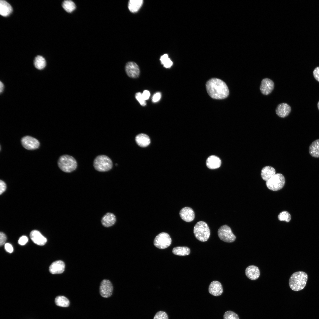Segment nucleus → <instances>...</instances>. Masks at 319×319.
I'll list each match as a JSON object with an SVG mask.
<instances>
[{"mask_svg": "<svg viewBox=\"0 0 319 319\" xmlns=\"http://www.w3.org/2000/svg\"><path fill=\"white\" fill-rule=\"evenodd\" d=\"M207 92L212 98L222 99L226 98L229 95V90L226 83L217 78H212L206 84Z\"/></svg>", "mask_w": 319, "mask_h": 319, "instance_id": "obj_1", "label": "nucleus"}, {"mask_svg": "<svg viewBox=\"0 0 319 319\" xmlns=\"http://www.w3.org/2000/svg\"><path fill=\"white\" fill-rule=\"evenodd\" d=\"M307 279V275L305 272H296L292 275L289 279V287L294 291L301 290L305 287Z\"/></svg>", "mask_w": 319, "mask_h": 319, "instance_id": "obj_2", "label": "nucleus"}, {"mask_svg": "<svg viewBox=\"0 0 319 319\" xmlns=\"http://www.w3.org/2000/svg\"><path fill=\"white\" fill-rule=\"evenodd\" d=\"M58 166L63 172L69 173L75 170L77 167V162L72 156L65 154L61 156L58 161Z\"/></svg>", "mask_w": 319, "mask_h": 319, "instance_id": "obj_3", "label": "nucleus"}, {"mask_svg": "<svg viewBox=\"0 0 319 319\" xmlns=\"http://www.w3.org/2000/svg\"><path fill=\"white\" fill-rule=\"evenodd\" d=\"M193 233L197 239L203 242L207 241L210 234L208 225L203 221H200L196 224L194 227Z\"/></svg>", "mask_w": 319, "mask_h": 319, "instance_id": "obj_4", "label": "nucleus"}, {"mask_svg": "<svg viewBox=\"0 0 319 319\" xmlns=\"http://www.w3.org/2000/svg\"><path fill=\"white\" fill-rule=\"evenodd\" d=\"M113 166V162L111 159L108 156L104 155L97 156L93 162L94 168L99 172L108 171L112 168Z\"/></svg>", "mask_w": 319, "mask_h": 319, "instance_id": "obj_5", "label": "nucleus"}, {"mask_svg": "<svg viewBox=\"0 0 319 319\" xmlns=\"http://www.w3.org/2000/svg\"><path fill=\"white\" fill-rule=\"evenodd\" d=\"M285 179L281 173L276 174L273 177L266 181L267 188L273 191H277L281 189L284 186Z\"/></svg>", "mask_w": 319, "mask_h": 319, "instance_id": "obj_6", "label": "nucleus"}, {"mask_svg": "<svg viewBox=\"0 0 319 319\" xmlns=\"http://www.w3.org/2000/svg\"><path fill=\"white\" fill-rule=\"evenodd\" d=\"M218 235L221 240L227 242H232L236 238L230 228L227 225H222L219 228Z\"/></svg>", "mask_w": 319, "mask_h": 319, "instance_id": "obj_7", "label": "nucleus"}, {"mask_svg": "<svg viewBox=\"0 0 319 319\" xmlns=\"http://www.w3.org/2000/svg\"><path fill=\"white\" fill-rule=\"evenodd\" d=\"M171 239L169 235L166 232H162L158 234L154 241V245L160 249H164L168 247L171 244Z\"/></svg>", "mask_w": 319, "mask_h": 319, "instance_id": "obj_8", "label": "nucleus"}, {"mask_svg": "<svg viewBox=\"0 0 319 319\" xmlns=\"http://www.w3.org/2000/svg\"><path fill=\"white\" fill-rule=\"evenodd\" d=\"M21 143L25 149L28 150H33L38 149L40 145L39 141L30 136H26L21 139Z\"/></svg>", "mask_w": 319, "mask_h": 319, "instance_id": "obj_9", "label": "nucleus"}, {"mask_svg": "<svg viewBox=\"0 0 319 319\" xmlns=\"http://www.w3.org/2000/svg\"><path fill=\"white\" fill-rule=\"evenodd\" d=\"M113 289V285L109 280L104 279L101 282L99 288L101 296L104 298H108L112 295Z\"/></svg>", "mask_w": 319, "mask_h": 319, "instance_id": "obj_10", "label": "nucleus"}, {"mask_svg": "<svg viewBox=\"0 0 319 319\" xmlns=\"http://www.w3.org/2000/svg\"><path fill=\"white\" fill-rule=\"evenodd\" d=\"M274 83L272 80L266 78L262 80L260 89L263 94L267 95L272 92L274 89Z\"/></svg>", "mask_w": 319, "mask_h": 319, "instance_id": "obj_11", "label": "nucleus"}, {"mask_svg": "<svg viewBox=\"0 0 319 319\" xmlns=\"http://www.w3.org/2000/svg\"><path fill=\"white\" fill-rule=\"evenodd\" d=\"M125 71L128 76L132 78L138 77L140 74L138 66L134 62H129L126 64Z\"/></svg>", "mask_w": 319, "mask_h": 319, "instance_id": "obj_12", "label": "nucleus"}, {"mask_svg": "<svg viewBox=\"0 0 319 319\" xmlns=\"http://www.w3.org/2000/svg\"><path fill=\"white\" fill-rule=\"evenodd\" d=\"M179 214L181 219L187 222L193 221L195 218V213L193 210L189 207H185L182 209Z\"/></svg>", "mask_w": 319, "mask_h": 319, "instance_id": "obj_13", "label": "nucleus"}, {"mask_svg": "<svg viewBox=\"0 0 319 319\" xmlns=\"http://www.w3.org/2000/svg\"><path fill=\"white\" fill-rule=\"evenodd\" d=\"M208 290L210 294L215 296L221 295L223 292L222 285L220 282L217 281H213L210 283Z\"/></svg>", "mask_w": 319, "mask_h": 319, "instance_id": "obj_14", "label": "nucleus"}, {"mask_svg": "<svg viewBox=\"0 0 319 319\" xmlns=\"http://www.w3.org/2000/svg\"><path fill=\"white\" fill-rule=\"evenodd\" d=\"M30 237L35 244L39 245H44L47 242V239L38 231L33 230L30 234Z\"/></svg>", "mask_w": 319, "mask_h": 319, "instance_id": "obj_15", "label": "nucleus"}, {"mask_svg": "<svg viewBox=\"0 0 319 319\" xmlns=\"http://www.w3.org/2000/svg\"><path fill=\"white\" fill-rule=\"evenodd\" d=\"M245 274L249 279L255 280L257 279L260 275V271L258 268L254 265H250L245 269Z\"/></svg>", "mask_w": 319, "mask_h": 319, "instance_id": "obj_16", "label": "nucleus"}, {"mask_svg": "<svg viewBox=\"0 0 319 319\" xmlns=\"http://www.w3.org/2000/svg\"><path fill=\"white\" fill-rule=\"evenodd\" d=\"M291 111L290 106L287 103H283L279 104L276 109V114L281 118H285L287 116Z\"/></svg>", "mask_w": 319, "mask_h": 319, "instance_id": "obj_17", "label": "nucleus"}, {"mask_svg": "<svg viewBox=\"0 0 319 319\" xmlns=\"http://www.w3.org/2000/svg\"><path fill=\"white\" fill-rule=\"evenodd\" d=\"M65 267V265L63 261H57L51 264L49 267V271L53 274H61L64 271Z\"/></svg>", "mask_w": 319, "mask_h": 319, "instance_id": "obj_18", "label": "nucleus"}, {"mask_svg": "<svg viewBox=\"0 0 319 319\" xmlns=\"http://www.w3.org/2000/svg\"><path fill=\"white\" fill-rule=\"evenodd\" d=\"M221 162L220 159L214 155L209 156L207 159L206 165L207 167L211 169H215L219 167Z\"/></svg>", "mask_w": 319, "mask_h": 319, "instance_id": "obj_19", "label": "nucleus"}, {"mask_svg": "<svg viewBox=\"0 0 319 319\" xmlns=\"http://www.w3.org/2000/svg\"><path fill=\"white\" fill-rule=\"evenodd\" d=\"M276 174L275 169L271 166H266L263 167L261 171V176L264 180L267 181Z\"/></svg>", "mask_w": 319, "mask_h": 319, "instance_id": "obj_20", "label": "nucleus"}, {"mask_svg": "<svg viewBox=\"0 0 319 319\" xmlns=\"http://www.w3.org/2000/svg\"><path fill=\"white\" fill-rule=\"evenodd\" d=\"M116 218L115 216L111 213H108L102 217L101 222L102 225L106 227H111L115 224Z\"/></svg>", "mask_w": 319, "mask_h": 319, "instance_id": "obj_21", "label": "nucleus"}, {"mask_svg": "<svg viewBox=\"0 0 319 319\" xmlns=\"http://www.w3.org/2000/svg\"><path fill=\"white\" fill-rule=\"evenodd\" d=\"M12 9L10 5L5 0L0 1V14L3 17L9 16L12 12Z\"/></svg>", "mask_w": 319, "mask_h": 319, "instance_id": "obj_22", "label": "nucleus"}, {"mask_svg": "<svg viewBox=\"0 0 319 319\" xmlns=\"http://www.w3.org/2000/svg\"><path fill=\"white\" fill-rule=\"evenodd\" d=\"M135 140L137 144L142 147H147L150 143V139L149 136L144 134H141L137 135L136 137Z\"/></svg>", "mask_w": 319, "mask_h": 319, "instance_id": "obj_23", "label": "nucleus"}, {"mask_svg": "<svg viewBox=\"0 0 319 319\" xmlns=\"http://www.w3.org/2000/svg\"><path fill=\"white\" fill-rule=\"evenodd\" d=\"M309 153L313 157H319V139L313 141L310 146Z\"/></svg>", "mask_w": 319, "mask_h": 319, "instance_id": "obj_24", "label": "nucleus"}, {"mask_svg": "<svg viewBox=\"0 0 319 319\" xmlns=\"http://www.w3.org/2000/svg\"><path fill=\"white\" fill-rule=\"evenodd\" d=\"M143 0H130L128 2V7L129 10L133 13L137 12L143 3Z\"/></svg>", "mask_w": 319, "mask_h": 319, "instance_id": "obj_25", "label": "nucleus"}, {"mask_svg": "<svg viewBox=\"0 0 319 319\" xmlns=\"http://www.w3.org/2000/svg\"><path fill=\"white\" fill-rule=\"evenodd\" d=\"M175 255L180 256L188 255L190 253V249L187 247L178 246L174 248L172 250Z\"/></svg>", "mask_w": 319, "mask_h": 319, "instance_id": "obj_26", "label": "nucleus"}, {"mask_svg": "<svg viewBox=\"0 0 319 319\" xmlns=\"http://www.w3.org/2000/svg\"><path fill=\"white\" fill-rule=\"evenodd\" d=\"M55 302L57 305L63 307H68L70 305L68 299L63 296L57 297L55 299Z\"/></svg>", "mask_w": 319, "mask_h": 319, "instance_id": "obj_27", "label": "nucleus"}, {"mask_svg": "<svg viewBox=\"0 0 319 319\" xmlns=\"http://www.w3.org/2000/svg\"><path fill=\"white\" fill-rule=\"evenodd\" d=\"M46 64V61L42 56H38L35 58L34 61V65L37 69L42 70L45 67Z\"/></svg>", "mask_w": 319, "mask_h": 319, "instance_id": "obj_28", "label": "nucleus"}, {"mask_svg": "<svg viewBox=\"0 0 319 319\" xmlns=\"http://www.w3.org/2000/svg\"><path fill=\"white\" fill-rule=\"evenodd\" d=\"M62 7L67 12L70 13L73 11L76 8L75 3L71 0H65L62 3Z\"/></svg>", "mask_w": 319, "mask_h": 319, "instance_id": "obj_29", "label": "nucleus"}, {"mask_svg": "<svg viewBox=\"0 0 319 319\" xmlns=\"http://www.w3.org/2000/svg\"><path fill=\"white\" fill-rule=\"evenodd\" d=\"M160 60L162 64L166 68L170 67L172 65L173 63L168 57L167 54H165L161 56Z\"/></svg>", "mask_w": 319, "mask_h": 319, "instance_id": "obj_30", "label": "nucleus"}, {"mask_svg": "<svg viewBox=\"0 0 319 319\" xmlns=\"http://www.w3.org/2000/svg\"><path fill=\"white\" fill-rule=\"evenodd\" d=\"M278 218L280 221H284L288 222L291 220V217L290 214L288 212L284 211L281 212L279 215Z\"/></svg>", "mask_w": 319, "mask_h": 319, "instance_id": "obj_31", "label": "nucleus"}, {"mask_svg": "<svg viewBox=\"0 0 319 319\" xmlns=\"http://www.w3.org/2000/svg\"><path fill=\"white\" fill-rule=\"evenodd\" d=\"M223 319H239V318L236 313L229 310L224 313L223 315Z\"/></svg>", "mask_w": 319, "mask_h": 319, "instance_id": "obj_32", "label": "nucleus"}, {"mask_svg": "<svg viewBox=\"0 0 319 319\" xmlns=\"http://www.w3.org/2000/svg\"><path fill=\"white\" fill-rule=\"evenodd\" d=\"M153 319H168V317L165 312L160 311L156 313Z\"/></svg>", "mask_w": 319, "mask_h": 319, "instance_id": "obj_33", "label": "nucleus"}, {"mask_svg": "<svg viewBox=\"0 0 319 319\" xmlns=\"http://www.w3.org/2000/svg\"><path fill=\"white\" fill-rule=\"evenodd\" d=\"M135 97L141 105L144 106L146 105L145 100L142 94L140 92L137 93L135 95Z\"/></svg>", "mask_w": 319, "mask_h": 319, "instance_id": "obj_34", "label": "nucleus"}, {"mask_svg": "<svg viewBox=\"0 0 319 319\" xmlns=\"http://www.w3.org/2000/svg\"><path fill=\"white\" fill-rule=\"evenodd\" d=\"M28 241L27 237L25 236H22L19 238L18 242L19 245H25Z\"/></svg>", "mask_w": 319, "mask_h": 319, "instance_id": "obj_35", "label": "nucleus"}, {"mask_svg": "<svg viewBox=\"0 0 319 319\" xmlns=\"http://www.w3.org/2000/svg\"><path fill=\"white\" fill-rule=\"evenodd\" d=\"M6 240V237L4 233L1 232L0 233V245L1 246L5 244Z\"/></svg>", "mask_w": 319, "mask_h": 319, "instance_id": "obj_36", "label": "nucleus"}, {"mask_svg": "<svg viewBox=\"0 0 319 319\" xmlns=\"http://www.w3.org/2000/svg\"><path fill=\"white\" fill-rule=\"evenodd\" d=\"M6 183L3 181L1 180L0 181V194H1L6 190Z\"/></svg>", "mask_w": 319, "mask_h": 319, "instance_id": "obj_37", "label": "nucleus"}, {"mask_svg": "<svg viewBox=\"0 0 319 319\" xmlns=\"http://www.w3.org/2000/svg\"><path fill=\"white\" fill-rule=\"evenodd\" d=\"M4 248L6 251L12 253L13 250V248L12 245L9 243H6L4 245Z\"/></svg>", "mask_w": 319, "mask_h": 319, "instance_id": "obj_38", "label": "nucleus"}, {"mask_svg": "<svg viewBox=\"0 0 319 319\" xmlns=\"http://www.w3.org/2000/svg\"><path fill=\"white\" fill-rule=\"evenodd\" d=\"M313 75L315 79L319 82V67H316L314 70Z\"/></svg>", "mask_w": 319, "mask_h": 319, "instance_id": "obj_39", "label": "nucleus"}, {"mask_svg": "<svg viewBox=\"0 0 319 319\" xmlns=\"http://www.w3.org/2000/svg\"><path fill=\"white\" fill-rule=\"evenodd\" d=\"M161 94L160 92H157L153 96L152 100L153 102H156L158 101L161 98Z\"/></svg>", "mask_w": 319, "mask_h": 319, "instance_id": "obj_40", "label": "nucleus"}, {"mask_svg": "<svg viewBox=\"0 0 319 319\" xmlns=\"http://www.w3.org/2000/svg\"><path fill=\"white\" fill-rule=\"evenodd\" d=\"M142 94L145 100H148L150 95L149 92L147 90L144 91Z\"/></svg>", "mask_w": 319, "mask_h": 319, "instance_id": "obj_41", "label": "nucleus"}, {"mask_svg": "<svg viewBox=\"0 0 319 319\" xmlns=\"http://www.w3.org/2000/svg\"><path fill=\"white\" fill-rule=\"evenodd\" d=\"M4 89V85L0 81V92L1 93L3 92Z\"/></svg>", "mask_w": 319, "mask_h": 319, "instance_id": "obj_42", "label": "nucleus"}, {"mask_svg": "<svg viewBox=\"0 0 319 319\" xmlns=\"http://www.w3.org/2000/svg\"><path fill=\"white\" fill-rule=\"evenodd\" d=\"M317 106H318V109L319 110V102H318V103Z\"/></svg>", "mask_w": 319, "mask_h": 319, "instance_id": "obj_43", "label": "nucleus"}]
</instances>
